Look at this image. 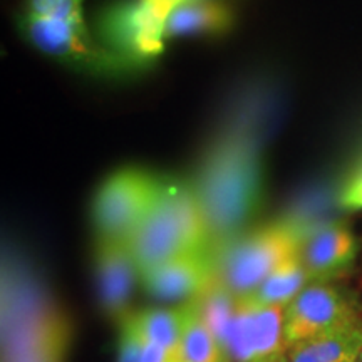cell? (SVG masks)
<instances>
[{"instance_id":"1","label":"cell","mask_w":362,"mask_h":362,"mask_svg":"<svg viewBox=\"0 0 362 362\" xmlns=\"http://www.w3.org/2000/svg\"><path fill=\"white\" fill-rule=\"evenodd\" d=\"M192 185L206 221L210 250L218 257L260 210L259 144L245 129L228 131L210 148Z\"/></svg>"},{"instance_id":"3","label":"cell","mask_w":362,"mask_h":362,"mask_svg":"<svg viewBox=\"0 0 362 362\" xmlns=\"http://www.w3.org/2000/svg\"><path fill=\"white\" fill-rule=\"evenodd\" d=\"M131 255L144 272L189 252H211L200 202L192 183L163 180L155 205L128 240Z\"/></svg>"},{"instance_id":"22","label":"cell","mask_w":362,"mask_h":362,"mask_svg":"<svg viewBox=\"0 0 362 362\" xmlns=\"http://www.w3.org/2000/svg\"><path fill=\"white\" fill-rule=\"evenodd\" d=\"M277 362H287V356L284 357V359H280V361H277Z\"/></svg>"},{"instance_id":"18","label":"cell","mask_w":362,"mask_h":362,"mask_svg":"<svg viewBox=\"0 0 362 362\" xmlns=\"http://www.w3.org/2000/svg\"><path fill=\"white\" fill-rule=\"evenodd\" d=\"M183 2H187V0H139L146 37L155 56L163 49V40H165L163 33H165L166 21H168L171 12Z\"/></svg>"},{"instance_id":"23","label":"cell","mask_w":362,"mask_h":362,"mask_svg":"<svg viewBox=\"0 0 362 362\" xmlns=\"http://www.w3.org/2000/svg\"><path fill=\"white\" fill-rule=\"evenodd\" d=\"M357 362H362V352H361V356H359V361H357Z\"/></svg>"},{"instance_id":"16","label":"cell","mask_w":362,"mask_h":362,"mask_svg":"<svg viewBox=\"0 0 362 362\" xmlns=\"http://www.w3.org/2000/svg\"><path fill=\"white\" fill-rule=\"evenodd\" d=\"M312 284L309 275H307L305 267L302 264L300 255L292 257L282 265L277 267L272 274L262 282L259 287L253 291L250 297L255 302L265 305H282L287 304L296 298L307 285Z\"/></svg>"},{"instance_id":"11","label":"cell","mask_w":362,"mask_h":362,"mask_svg":"<svg viewBox=\"0 0 362 362\" xmlns=\"http://www.w3.org/2000/svg\"><path fill=\"white\" fill-rule=\"evenodd\" d=\"M310 282H332L347 274L357 257V240L347 225L339 221L307 230L300 252Z\"/></svg>"},{"instance_id":"7","label":"cell","mask_w":362,"mask_h":362,"mask_svg":"<svg viewBox=\"0 0 362 362\" xmlns=\"http://www.w3.org/2000/svg\"><path fill=\"white\" fill-rule=\"evenodd\" d=\"M284 309L238 297L237 309L220 336L232 362H277L287 356Z\"/></svg>"},{"instance_id":"6","label":"cell","mask_w":362,"mask_h":362,"mask_svg":"<svg viewBox=\"0 0 362 362\" xmlns=\"http://www.w3.org/2000/svg\"><path fill=\"white\" fill-rule=\"evenodd\" d=\"M362 319V307L354 292L332 282H312L284 309L285 346L329 332Z\"/></svg>"},{"instance_id":"19","label":"cell","mask_w":362,"mask_h":362,"mask_svg":"<svg viewBox=\"0 0 362 362\" xmlns=\"http://www.w3.org/2000/svg\"><path fill=\"white\" fill-rule=\"evenodd\" d=\"M139 351H141V344L138 337L134 336L128 324H121L116 362H139Z\"/></svg>"},{"instance_id":"5","label":"cell","mask_w":362,"mask_h":362,"mask_svg":"<svg viewBox=\"0 0 362 362\" xmlns=\"http://www.w3.org/2000/svg\"><path fill=\"white\" fill-rule=\"evenodd\" d=\"M161 183L139 168L119 170L104 180L90 210L96 238L128 242L155 205Z\"/></svg>"},{"instance_id":"13","label":"cell","mask_w":362,"mask_h":362,"mask_svg":"<svg viewBox=\"0 0 362 362\" xmlns=\"http://www.w3.org/2000/svg\"><path fill=\"white\" fill-rule=\"evenodd\" d=\"M362 352V319L305 339L287 349V362H357Z\"/></svg>"},{"instance_id":"15","label":"cell","mask_w":362,"mask_h":362,"mask_svg":"<svg viewBox=\"0 0 362 362\" xmlns=\"http://www.w3.org/2000/svg\"><path fill=\"white\" fill-rule=\"evenodd\" d=\"M233 24V13L228 7L214 0H192L181 4L171 12L165 25L163 37L173 39L181 35L221 34Z\"/></svg>"},{"instance_id":"14","label":"cell","mask_w":362,"mask_h":362,"mask_svg":"<svg viewBox=\"0 0 362 362\" xmlns=\"http://www.w3.org/2000/svg\"><path fill=\"white\" fill-rule=\"evenodd\" d=\"M192 315V302L180 307H151L133 310L123 324H128L141 344H156L171 352H178Z\"/></svg>"},{"instance_id":"21","label":"cell","mask_w":362,"mask_h":362,"mask_svg":"<svg viewBox=\"0 0 362 362\" xmlns=\"http://www.w3.org/2000/svg\"><path fill=\"white\" fill-rule=\"evenodd\" d=\"M59 0H29L27 2L25 17H34V19H44L51 17L56 11Z\"/></svg>"},{"instance_id":"20","label":"cell","mask_w":362,"mask_h":362,"mask_svg":"<svg viewBox=\"0 0 362 362\" xmlns=\"http://www.w3.org/2000/svg\"><path fill=\"white\" fill-rule=\"evenodd\" d=\"M339 200L346 210H362V168L357 170L347 181Z\"/></svg>"},{"instance_id":"17","label":"cell","mask_w":362,"mask_h":362,"mask_svg":"<svg viewBox=\"0 0 362 362\" xmlns=\"http://www.w3.org/2000/svg\"><path fill=\"white\" fill-rule=\"evenodd\" d=\"M192 302L189 322L181 337L178 357L181 362H232L228 351L215 336L205 317L202 315L197 300Z\"/></svg>"},{"instance_id":"2","label":"cell","mask_w":362,"mask_h":362,"mask_svg":"<svg viewBox=\"0 0 362 362\" xmlns=\"http://www.w3.org/2000/svg\"><path fill=\"white\" fill-rule=\"evenodd\" d=\"M2 362H66L71 317L33 267L13 253L2 264Z\"/></svg>"},{"instance_id":"12","label":"cell","mask_w":362,"mask_h":362,"mask_svg":"<svg viewBox=\"0 0 362 362\" xmlns=\"http://www.w3.org/2000/svg\"><path fill=\"white\" fill-rule=\"evenodd\" d=\"M98 29L106 49L131 64L155 56L149 47L139 2L124 0L104 7L98 19Z\"/></svg>"},{"instance_id":"4","label":"cell","mask_w":362,"mask_h":362,"mask_svg":"<svg viewBox=\"0 0 362 362\" xmlns=\"http://www.w3.org/2000/svg\"><path fill=\"white\" fill-rule=\"evenodd\" d=\"M307 230L300 221L280 220L242 235L216 257V282L235 297H247L300 252Z\"/></svg>"},{"instance_id":"10","label":"cell","mask_w":362,"mask_h":362,"mask_svg":"<svg viewBox=\"0 0 362 362\" xmlns=\"http://www.w3.org/2000/svg\"><path fill=\"white\" fill-rule=\"evenodd\" d=\"M216 257L211 252H189L144 272L141 284L149 296L163 302H189L215 282Z\"/></svg>"},{"instance_id":"9","label":"cell","mask_w":362,"mask_h":362,"mask_svg":"<svg viewBox=\"0 0 362 362\" xmlns=\"http://www.w3.org/2000/svg\"><path fill=\"white\" fill-rule=\"evenodd\" d=\"M94 274L104 315L119 327L133 312L131 300L134 296L136 280L141 279L128 242L96 238Z\"/></svg>"},{"instance_id":"8","label":"cell","mask_w":362,"mask_h":362,"mask_svg":"<svg viewBox=\"0 0 362 362\" xmlns=\"http://www.w3.org/2000/svg\"><path fill=\"white\" fill-rule=\"evenodd\" d=\"M22 29L35 47L66 62L101 74L129 69L131 62L94 42L86 25H76L56 17H24Z\"/></svg>"}]
</instances>
